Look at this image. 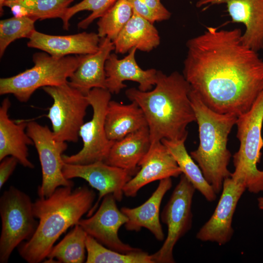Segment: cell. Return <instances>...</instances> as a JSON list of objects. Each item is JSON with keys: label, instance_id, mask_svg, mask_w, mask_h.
Listing matches in <instances>:
<instances>
[{"label": "cell", "instance_id": "6da1fadb", "mask_svg": "<svg viewBox=\"0 0 263 263\" xmlns=\"http://www.w3.org/2000/svg\"><path fill=\"white\" fill-rule=\"evenodd\" d=\"M239 28L207 27L188 40L183 75L213 111L237 116L263 91V59L242 41Z\"/></svg>", "mask_w": 263, "mask_h": 263}, {"label": "cell", "instance_id": "7a4b0ae2", "mask_svg": "<svg viewBox=\"0 0 263 263\" xmlns=\"http://www.w3.org/2000/svg\"><path fill=\"white\" fill-rule=\"evenodd\" d=\"M191 87L183 75H167L157 71L155 88L142 91H126L127 97L142 110L149 130L150 145L165 139L186 140L188 126L196 121L189 94Z\"/></svg>", "mask_w": 263, "mask_h": 263}, {"label": "cell", "instance_id": "3957f363", "mask_svg": "<svg viewBox=\"0 0 263 263\" xmlns=\"http://www.w3.org/2000/svg\"><path fill=\"white\" fill-rule=\"evenodd\" d=\"M57 188L48 197H39L33 203V213L38 224L29 240L18 246L20 257L28 263H39L48 254L59 237L77 224L94 205V190L87 186Z\"/></svg>", "mask_w": 263, "mask_h": 263}, {"label": "cell", "instance_id": "277c9868", "mask_svg": "<svg viewBox=\"0 0 263 263\" xmlns=\"http://www.w3.org/2000/svg\"><path fill=\"white\" fill-rule=\"evenodd\" d=\"M189 97L199 131V144L190 155L200 168L216 193L222 189L224 180L230 176L228 169L231 153L227 141L237 117L216 113L206 106L192 89Z\"/></svg>", "mask_w": 263, "mask_h": 263}, {"label": "cell", "instance_id": "5b68a950", "mask_svg": "<svg viewBox=\"0 0 263 263\" xmlns=\"http://www.w3.org/2000/svg\"><path fill=\"white\" fill-rule=\"evenodd\" d=\"M263 91L251 108L237 117L236 136L240 142L233 155L235 169L230 177L243 181L252 193L263 191V170L258 168L262 156L263 138Z\"/></svg>", "mask_w": 263, "mask_h": 263}, {"label": "cell", "instance_id": "8992f818", "mask_svg": "<svg viewBox=\"0 0 263 263\" xmlns=\"http://www.w3.org/2000/svg\"><path fill=\"white\" fill-rule=\"evenodd\" d=\"M81 59V55L56 57L45 52L36 53L33 56V67L0 79V94H12L19 101L26 102L39 88L68 82Z\"/></svg>", "mask_w": 263, "mask_h": 263}, {"label": "cell", "instance_id": "52a82bcc", "mask_svg": "<svg viewBox=\"0 0 263 263\" xmlns=\"http://www.w3.org/2000/svg\"><path fill=\"white\" fill-rule=\"evenodd\" d=\"M33 203L28 194L12 186L1 196L0 263H7L14 250L36 232L38 221L34 215Z\"/></svg>", "mask_w": 263, "mask_h": 263}, {"label": "cell", "instance_id": "ba28073f", "mask_svg": "<svg viewBox=\"0 0 263 263\" xmlns=\"http://www.w3.org/2000/svg\"><path fill=\"white\" fill-rule=\"evenodd\" d=\"M111 94L106 89L95 88L86 95L93 114L91 119L84 123L79 131L83 147L75 154H63L64 163L85 165L105 160L114 142L108 138L105 127V116Z\"/></svg>", "mask_w": 263, "mask_h": 263}, {"label": "cell", "instance_id": "9c48e42d", "mask_svg": "<svg viewBox=\"0 0 263 263\" xmlns=\"http://www.w3.org/2000/svg\"><path fill=\"white\" fill-rule=\"evenodd\" d=\"M195 190L191 182L182 174L160 215L161 221L168 227V234L161 247L151 254L153 263H175L174 247L192 227V204Z\"/></svg>", "mask_w": 263, "mask_h": 263}, {"label": "cell", "instance_id": "30bf717a", "mask_svg": "<svg viewBox=\"0 0 263 263\" xmlns=\"http://www.w3.org/2000/svg\"><path fill=\"white\" fill-rule=\"evenodd\" d=\"M42 89L53 100L46 116L51 122L55 138L61 142H77L90 105L86 95L70 85L68 81Z\"/></svg>", "mask_w": 263, "mask_h": 263}, {"label": "cell", "instance_id": "8fae6325", "mask_svg": "<svg viewBox=\"0 0 263 263\" xmlns=\"http://www.w3.org/2000/svg\"><path fill=\"white\" fill-rule=\"evenodd\" d=\"M26 133L37 150L41 167L42 182L38 188L39 197L50 196L58 187H73L74 182L64 176L62 169L63 152L68 147L65 142L56 140L47 126L35 121L28 123Z\"/></svg>", "mask_w": 263, "mask_h": 263}, {"label": "cell", "instance_id": "7c38bea8", "mask_svg": "<svg viewBox=\"0 0 263 263\" xmlns=\"http://www.w3.org/2000/svg\"><path fill=\"white\" fill-rule=\"evenodd\" d=\"M63 173L67 179L80 178L86 181L98 192V197L87 213L90 217L96 211L101 200L112 194L117 201H121L124 195L123 188L133 177L128 171L97 161L85 165H75L64 162Z\"/></svg>", "mask_w": 263, "mask_h": 263}, {"label": "cell", "instance_id": "4fadbf2b", "mask_svg": "<svg viewBox=\"0 0 263 263\" xmlns=\"http://www.w3.org/2000/svg\"><path fill=\"white\" fill-rule=\"evenodd\" d=\"M116 201L113 194L106 195L94 213L88 218H81L77 224L88 235L107 248L124 253L139 250L124 243L118 236L120 228L128 218L118 209Z\"/></svg>", "mask_w": 263, "mask_h": 263}, {"label": "cell", "instance_id": "5bb4252c", "mask_svg": "<svg viewBox=\"0 0 263 263\" xmlns=\"http://www.w3.org/2000/svg\"><path fill=\"white\" fill-rule=\"evenodd\" d=\"M246 190V185L242 180L230 176L226 178L216 208L197 233L196 238L203 242L216 243L220 245L228 243L234 234L232 226L234 213Z\"/></svg>", "mask_w": 263, "mask_h": 263}, {"label": "cell", "instance_id": "9a60e30c", "mask_svg": "<svg viewBox=\"0 0 263 263\" xmlns=\"http://www.w3.org/2000/svg\"><path fill=\"white\" fill-rule=\"evenodd\" d=\"M138 166V172L123 188L127 197L136 196L141 188L151 182L182 174L174 158L161 141L150 145Z\"/></svg>", "mask_w": 263, "mask_h": 263}, {"label": "cell", "instance_id": "2e32d148", "mask_svg": "<svg viewBox=\"0 0 263 263\" xmlns=\"http://www.w3.org/2000/svg\"><path fill=\"white\" fill-rule=\"evenodd\" d=\"M224 4L234 22L242 23L243 43L258 52L263 50V0H199L197 7Z\"/></svg>", "mask_w": 263, "mask_h": 263}, {"label": "cell", "instance_id": "e0dca14e", "mask_svg": "<svg viewBox=\"0 0 263 263\" xmlns=\"http://www.w3.org/2000/svg\"><path fill=\"white\" fill-rule=\"evenodd\" d=\"M136 48L132 49L128 55L118 59L116 54L111 53L105 63L106 88L111 94H119L127 87L125 81L139 84L138 89L148 91L155 85L157 71L154 69H142L135 59Z\"/></svg>", "mask_w": 263, "mask_h": 263}, {"label": "cell", "instance_id": "ac0fdd59", "mask_svg": "<svg viewBox=\"0 0 263 263\" xmlns=\"http://www.w3.org/2000/svg\"><path fill=\"white\" fill-rule=\"evenodd\" d=\"M28 47L38 49L51 56L62 57L82 55L97 51L100 38L98 34L83 32L67 36L45 34L36 30L28 38Z\"/></svg>", "mask_w": 263, "mask_h": 263}, {"label": "cell", "instance_id": "d6986e66", "mask_svg": "<svg viewBox=\"0 0 263 263\" xmlns=\"http://www.w3.org/2000/svg\"><path fill=\"white\" fill-rule=\"evenodd\" d=\"M114 50L111 39L100 38L97 52L81 55L78 67L69 78V85L85 95L95 88L106 89L105 63Z\"/></svg>", "mask_w": 263, "mask_h": 263}, {"label": "cell", "instance_id": "ffe728a7", "mask_svg": "<svg viewBox=\"0 0 263 263\" xmlns=\"http://www.w3.org/2000/svg\"><path fill=\"white\" fill-rule=\"evenodd\" d=\"M10 106V100L5 98L0 107V161L12 156L24 167L34 169V165L28 159V146L34 143L25 132L28 123L11 119L8 113Z\"/></svg>", "mask_w": 263, "mask_h": 263}, {"label": "cell", "instance_id": "44dd1931", "mask_svg": "<svg viewBox=\"0 0 263 263\" xmlns=\"http://www.w3.org/2000/svg\"><path fill=\"white\" fill-rule=\"evenodd\" d=\"M172 186L171 177L162 179L150 197L141 205L134 208L121 207L120 210L128 218L124 225L126 230L138 232L144 227L157 240H164L165 235L160 220V208L164 196Z\"/></svg>", "mask_w": 263, "mask_h": 263}, {"label": "cell", "instance_id": "7402d4cb", "mask_svg": "<svg viewBox=\"0 0 263 263\" xmlns=\"http://www.w3.org/2000/svg\"><path fill=\"white\" fill-rule=\"evenodd\" d=\"M150 140L148 127L114 141L104 162L130 172L134 176L139 164L149 151Z\"/></svg>", "mask_w": 263, "mask_h": 263}, {"label": "cell", "instance_id": "603a6c76", "mask_svg": "<svg viewBox=\"0 0 263 263\" xmlns=\"http://www.w3.org/2000/svg\"><path fill=\"white\" fill-rule=\"evenodd\" d=\"M113 42L115 54H124L133 48L149 52L159 46L160 38L153 23L133 11Z\"/></svg>", "mask_w": 263, "mask_h": 263}, {"label": "cell", "instance_id": "cb8c5ba5", "mask_svg": "<svg viewBox=\"0 0 263 263\" xmlns=\"http://www.w3.org/2000/svg\"><path fill=\"white\" fill-rule=\"evenodd\" d=\"M148 127L144 113L135 102L124 104L114 100L109 103L105 121L108 138L113 141Z\"/></svg>", "mask_w": 263, "mask_h": 263}, {"label": "cell", "instance_id": "d4e9b609", "mask_svg": "<svg viewBox=\"0 0 263 263\" xmlns=\"http://www.w3.org/2000/svg\"><path fill=\"white\" fill-rule=\"evenodd\" d=\"M186 140L162 139V143L167 148L176 160L178 166L193 185L209 202L216 199L217 194L205 179L197 164L188 152L185 145Z\"/></svg>", "mask_w": 263, "mask_h": 263}, {"label": "cell", "instance_id": "484cf974", "mask_svg": "<svg viewBox=\"0 0 263 263\" xmlns=\"http://www.w3.org/2000/svg\"><path fill=\"white\" fill-rule=\"evenodd\" d=\"M88 234L78 224L54 245L46 258L47 263H82L85 262L86 240Z\"/></svg>", "mask_w": 263, "mask_h": 263}, {"label": "cell", "instance_id": "4316f807", "mask_svg": "<svg viewBox=\"0 0 263 263\" xmlns=\"http://www.w3.org/2000/svg\"><path fill=\"white\" fill-rule=\"evenodd\" d=\"M86 248V263H153L151 255L141 249L121 253L107 248L88 235Z\"/></svg>", "mask_w": 263, "mask_h": 263}, {"label": "cell", "instance_id": "83f0119b", "mask_svg": "<svg viewBox=\"0 0 263 263\" xmlns=\"http://www.w3.org/2000/svg\"><path fill=\"white\" fill-rule=\"evenodd\" d=\"M132 6L127 0H117L97 22L98 35L113 41L117 38L133 14Z\"/></svg>", "mask_w": 263, "mask_h": 263}, {"label": "cell", "instance_id": "f1b7e54d", "mask_svg": "<svg viewBox=\"0 0 263 263\" xmlns=\"http://www.w3.org/2000/svg\"><path fill=\"white\" fill-rule=\"evenodd\" d=\"M74 0H6L4 3L16 4L24 10L26 17L35 21L48 19H62Z\"/></svg>", "mask_w": 263, "mask_h": 263}, {"label": "cell", "instance_id": "f546056e", "mask_svg": "<svg viewBox=\"0 0 263 263\" xmlns=\"http://www.w3.org/2000/svg\"><path fill=\"white\" fill-rule=\"evenodd\" d=\"M35 20L28 17L12 18L0 21V57L11 43L30 37L35 31Z\"/></svg>", "mask_w": 263, "mask_h": 263}, {"label": "cell", "instance_id": "4dcf8cb0", "mask_svg": "<svg viewBox=\"0 0 263 263\" xmlns=\"http://www.w3.org/2000/svg\"><path fill=\"white\" fill-rule=\"evenodd\" d=\"M117 0H82L70 6L67 9L62 20L64 30H68L69 20L75 14L82 11H90L92 13L79 21L78 28L86 29L95 19L101 17Z\"/></svg>", "mask_w": 263, "mask_h": 263}, {"label": "cell", "instance_id": "1f68e13d", "mask_svg": "<svg viewBox=\"0 0 263 263\" xmlns=\"http://www.w3.org/2000/svg\"><path fill=\"white\" fill-rule=\"evenodd\" d=\"M133 11L151 23L169 19L171 13L157 0H127Z\"/></svg>", "mask_w": 263, "mask_h": 263}, {"label": "cell", "instance_id": "d6a6232c", "mask_svg": "<svg viewBox=\"0 0 263 263\" xmlns=\"http://www.w3.org/2000/svg\"><path fill=\"white\" fill-rule=\"evenodd\" d=\"M18 163V160L12 156H7L0 161V189L11 175Z\"/></svg>", "mask_w": 263, "mask_h": 263}, {"label": "cell", "instance_id": "836d02e7", "mask_svg": "<svg viewBox=\"0 0 263 263\" xmlns=\"http://www.w3.org/2000/svg\"><path fill=\"white\" fill-rule=\"evenodd\" d=\"M258 206L260 209L263 210V196L257 199Z\"/></svg>", "mask_w": 263, "mask_h": 263}, {"label": "cell", "instance_id": "e575fe53", "mask_svg": "<svg viewBox=\"0 0 263 263\" xmlns=\"http://www.w3.org/2000/svg\"><path fill=\"white\" fill-rule=\"evenodd\" d=\"M6 0H0V15L1 16L3 14L4 3Z\"/></svg>", "mask_w": 263, "mask_h": 263}, {"label": "cell", "instance_id": "d590c367", "mask_svg": "<svg viewBox=\"0 0 263 263\" xmlns=\"http://www.w3.org/2000/svg\"><path fill=\"white\" fill-rule=\"evenodd\" d=\"M157 0L160 1V0Z\"/></svg>", "mask_w": 263, "mask_h": 263}]
</instances>
